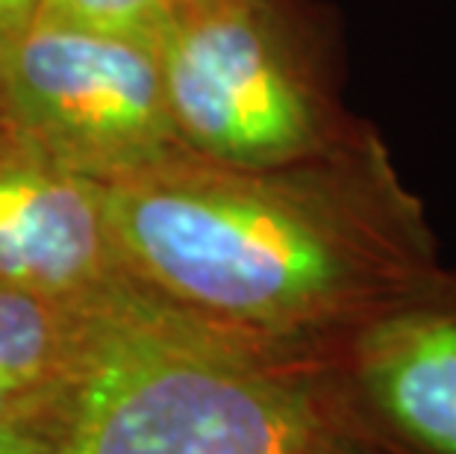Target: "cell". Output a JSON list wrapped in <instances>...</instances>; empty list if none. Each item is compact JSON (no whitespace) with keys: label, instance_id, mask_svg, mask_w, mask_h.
Wrapping results in <instances>:
<instances>
[{"label":"cell","instance_id":"obj_5","mask_svg":"<svg viewBox=\"0 0 456 454\" xmlns=\"http://www.w3.org/2000/svg\"><path fill=\"white\" fill-rule=\"evenodd\" d=\"M333 384L347 428L377 454H456V268L359 327Z\"/></svg>","mask_w":456,"mask_h":454},{"label":"cell","instance_id":"obj_8","mask_svg":"<svg viewBox=\"0 0 456 454\" xmlns=\"http://www.w3.org/2000/svg\"><path fill=\"white\" fill-rule=\"evenodd\" d=\"M180 0H42L38 12L89 30L157 42Z\"/></svg>","mask_w":456,"mask_h":454},{"label":"cell","instance_id":"obj_2","mask_svg":"<svg viewBox=\"0 0 456 454\" xmlns=\"http://www.w3.org/2000/svg\"><path fill=\"white\" fill-rule=\"evenodd\" d=\"M351 437L333 366L221 336L133 284L94 304L56 454H330Z\"/></svg>","mask_w":456,"mask_h":454},{"label":"cell","instance_id":"obj_11","mask_svg":"<svg viewBox=\"0 0 456 454\" xmlns=\"http://www.w3.org/2000/svg\"><path fill=\"white\" fill-rule=\"evenodd\" d=\"M356 442H359V437H351V440H345V442H338V446L330 451V454H354V449H356Z\"/></svg>","mask_w":456,"mask_h":454},{"label":"cell","instance_id":"obj_6","mask_svg":"<svg viewBox=\"0 0 456 454\" xmlns=\"http://www.w3.org/2000/svg\"><path fill=\"white\" fill-rule=\"evenodd\" d=\"M0 286L101 304L133 286L115 245L106 183L0 128Z\"/></svg>","mask_w":456,"mask_h":454},{"label":"cell","instance_id":"obj_10","mask_svg":"<svg viewBox=\"0 0 456 454\" xmlns=\"http://www.w3.org/2000/svg\"><path fill=\"white\" fill-rule=\"evenodd\" d=\"M42 0H0V42L30 24Z\"/></svg>","mask_w":456,"mask_h":454},{"label":"cell","instance_id":"obj_1","mask_svg":"<svg viewBox=\"0 0 456 454\" xmlns=\"http://www.w3.org/2000/svg\"><path fill=\"white\" fill-rule=\"evenodd\" d=\"M121 263L168 310L254 349L333 366L442 266L421 198L362 130L292 166L180 157L106 183Z\"/></svg>","mask_w":456,"mask_h":454},{"label":"cell","instance_id":"obj_4","mask_svg":"<svg viewBox=\"0 0 456 454\" xmlns=\"http://www.w3.org/2000/svg\"><path fill=\"white\" fill-rule=\"evenodd\" d=\"M0 128L101 183L189 157L153 42L42 12L0 42Z\"/></svg>","mask_w":456,"mask_h":454},{"label":"cell","instance_id":"obj_12","mask_svg":"<svg viewBox=\"0 0 456 454\" xmlns=\"http://www.w3.org/2000/svg\"><path fill=\"white\" fill-rule=\"evenodd\" d=\"M354 454H377V451H374L371 446H365L362 440H359V442H356V449H354Z\"/></svg>","mask_w":456,"mask_h":454},{"label":"cell","instance_id":"obj_7","mask_svg":"<svg viewBox=\"0 0 456 454\" xmlns=\"http://www.w3.org/2000/svg\"><path fill=\"white\" fill-rule=\"evenodd\" d=\"M94 304L0 286V428H60L80 378Z\"/></svg>","mask_w":456,"mask_h":454},{"label":"cell","instance_id":"obj_9","mask_svg":"<svg viewBox=\"0 0 456 454\" xmlns=\"http://www.w3.org/2000/svg\"><path fill=\"white\" fill-rule=\"evenodd\" d=\"M0 454H56V433L45 428H0Z\"/></svg>","mask_w":456,"mask_h":454},{"label":"cell","instance_id":"obj_3","mask_svg":"<svg viewBox=\"0 0 456 454\" xmlns=\"http://www.w3.org/2000/svg\"><path fill=\"white\" fill-rule=\"evenodd\" d=\"M153 47L191 157L292 166L365 130L338 110L313 42L280 0H180Z\"/></svg>","mask_w":456,"mask_h":454}]
</instances>
